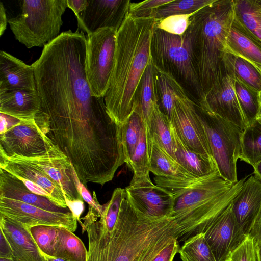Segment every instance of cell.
<instances>
[{
	"instance_id": "obj_1",
	"label": "cell",
	"mask_w": 261,
	"mask_h": 261,
	"mask_svg": "<svg viewBox=\"0 0 261 261\" xmlns=\"http://www.w3.org/2000/svg\"><path fill=\"white\" fill-rule=\"evenodd\" d=\"M100 215L88 206L80 224L88 236L87 261H152L167 246L178 240V229L171 217L149 218L136 210L125 197L113 231L107 233Z\"/></svg>"
},
{
	"instance_id": "obj_2",
	"label": "cell",
	"mask_w": 261,
	"mask_h": 261,
	"mask_svg": "<svg viewBox=\"0 0 261 261\" xmlns=\"http://www.w3.org/2000/svg\"><path fill=\"white\" fill-rule=\"evenodd\" d=\"M156 24L153 17H135L128 12L117 30L114 65L104 101L109 115L118 125L137 106L139 85L152 58Z\"/></svg>"
},
{
	"instance_id": "obj_3",
	"label": "cell",
	"mask_w": 261,
	"mask_h": 261,
	"mask_svg": "<svg viewBox=\"0 0 261 261\" xmlns=\"http://www.w3.org/2000/svg\"><path fill=\"white\" fill-rule=\"evenodd\" d=\"M246 180V177L232 184L219 171L187 179L154 178L155 184L169 191L173 198L170 217L177 226L178 242L204 232L231 203Z\"/></svg>"
},
{
	"instance_id": "obj_4",
	"label": "cell",
	"mask_w": 261,
	"mask_h": 261,
	"mask_svg": "<svg viewBox=\"0 0 261 261\" xmlns=\"http://www.w3.org/2000/svg\"><path fill=\"white\" fill-rule=\"evenodd\" d=\"M234 15L233 0H215L191 17L190 28L201 92L199 100L225 73L223 58Z\"/></svg>"
},
{
	"instance_id": "obj_5",
	"label": "cell",
	"mask_w": 261,
	"mask_h": 261,
	"mask_svg": "<svg viewBox=\"0 0 261 261\" xmlns=\"http://www.w3.org/2000/svg\"><path fill=\"white\" fill-rule=\"evenodd\" d=\"M67 0H23L20 12L8 19L15 38L28 48L44 46L60 34Z\"/></svg>"
},
{
	"instance_id": "obj_6",
	"label": "cell",
	"mask_w": 261,
	"mask_h": 261,
	"mask_svg": "<svg viewBox=\"0 0 261 261\" xmlns=\"http://www.w3.org/2000/svg\"><path fill=\"white\" fill-rule=\"evenodd\" d=\"M151 50L154 64L185 81L194 90L198 101L201 92L190 27L182 35L171 34L156 27Z\"/></svg>"
},
{
	"instance_id": "obj_7",
	"label": "cell",
	"mask_w": 261,
	"mask_h": 261,
	"mask_svg": "<svg viewBox=\"0 0 261 261\" xmlns=\"http://www.w3.org/2000/svg\"><path fill=\"white\" fill-rule=\"evenodd\" d=\"M212 157L220 175L235 184L238 180L237 162L240 158L243 130L235 124L196 105Z\"/></svg>"
},
{
	"instance_id": "obj_8",
	"label": "cell",
	"mask_w": 261,
	"mask_h": 261,
	"mask_svg": "<svg viewBox=\"0 0 261 261\" xmlns=\"http://www.w3.org/2000/svg\"><path fill=\"white\" fill-rule=\"evenodd\" d=\"M117 30L104 28L87 35L86 72L94 96L104 98L113 70Z\"/></svg>"
},
{
	"instance_id": "obj_9",
	"label": "cell",
	"mask_w": 261,
	"mask_h": 261,
	"mask_svg": "<svg viewBox=\"0 0 261 261\" xmlns=\"http://www.w3.org/2000/svg\"><path fill=\"white\" fill-rule=\"evenodd\" d=\"M0 153L8 157L66 156L38 127L35 121H20L0 134Z\"/></svg>"
},
{
	"instance_id": "obj_10",
	"label": "cell",
	"mask_w": 261,
	"mask_h": 261,
	"mask_svg": "<svg viewBox=\"0 0 261 261\" xmlns=\"http://www.w3.org/2000/svg\"><path fill=\"white\" fill-rule=\"evenodd\" d=\"M196 105L188 95L177 97L170 121L178 136L190 149L213 159Z\"/></svg>"
},
{
	"instance_id": "obj_11",
	"label": "cell",
	"mask_w": 261,
	"mask_h": 261,
	"mask_svg": "<svg viewBox=\"0 0 261 261\" xmlns=\"http://www.w3.org/2000/svg\"><path fill=\"white\" fill-rule=\"evenodd\" d=\"M125 191L130 204L144 215L155 219L170 217L173 198L169 191L154 184L149 176L133 177Z\"/></svg>"
},
{
	"instance_id": "obj_12",
	"label": "cell",
	"mask_w": 261,
	"mask_h": 261,
	"mask_svg": "<svg viewBox=\"0 0 261 261\" xmlns=\"http://www.w3.org/2000/svg\"><path fill=\"white\" fill-rule=\"evenodd\" d=\"M0 215L30 228L38 225L64 227L74 232L77 219L71 212L59 213L47 211L13 199L0 197Z\"/></svg>"
},
{
	"instance_id": "obj_13",
	"label": "cell",
	"mask_w": 261,
	"mask_h": 261,
	"mask_svg": "<svg viewBox=\"0 0 261 261\" xmlns=\"http://www.w3.org/2000/svg\"><path fill=\"white\" fill-rule=\"evenodd\" d=\"M234 78L224 73L219 82L197 104L201 110L210 112L244 130L246 127L234 88Z\"/></svg>"
},
{
	"instance_id": "obj_14",
	"label": "cell",
	"mask_w": 261,
	"mask_h": 261,
	"mask_svg": "<svg viewBox=\"0 0 261 261\" xmlns=\"http://www.w3.org/2000/svg\"><path fill=\"white\" fill-rule=\"evenodd\" d=\"M131 1L87 0L85 9L76 17L79 29L87 35L107 27L117 30L128 12Z\"/></svg>"
},
{
	"instance_id": "obj_15",
	"label": "cell",
	"mask_w": 261,
	"mask_h": 261,
	"mask_svg": "<svg viewBox=\"0 0 261 261\" xmlns=\"http://www.w3.org/2000/svg\"><path fill=\"white\" fill-rule=\"evenodd\" d=\"M216 261H225L245 238L234 218L231 203L204 232Z\"/></svg>"
},
{
	"instance_id": "obj_16",
	"label": "cell",
	"mask_w": 261,
	"mask_h": 261,
	"mask_svg": "<svg viewBox=\"0 0 261 261\" xmlns=\"http://www.w3.org/2000/svg\"><path fill=\"white\" fill-rule=\"evenodd\" d=\"M231 203L240 228L245 236L249 234L261 215V181L251 176Z\"/></svg>"
},
{
	"instance_id": "obj_17",
	"label": "cell",
	"mask_w": 261,
	"mask_h": 261,
	"mask_svg": "<svg viewBox=\"0 0 261 261\" xmlns=\"http://www.w3.org/2000/svg\"><path fill=\"white\" fill-rule=\"evenodd\" d=\"M29 162L44 172L61 188L65 200H84L77 188L73 167L67 156L51 157L47 155L26 158L13 155ZM11 157V156H10Z\"/></svg>"
},
{
	"instance_id": "obj_18",
	"label": "cell",
	"mask_w": 261,
	"mask_h": 261,
	"mask_svg": "<svg viewBox=\"0 0 261 261\" xmlns=\"http://www.w3.org/2000/svg\"><path fill=\"white\" fill-rule=\"evenodd\" d=\"M0 168L17 178L33 181L44 188L52 201L63 208H68L60 186L38 167L15 156L8 157L0 153Z\"/></svg>"
},
{
	"instance_id": "obj_19",
	"label": "cell",
	"mask_w": 261,
	"mask_h": 261,
	"mask_svg": "<svg viewBox=\"0 0 261 261\" xmlns=\"http://www.w3.org/2000/svg\"><path fill=\"white\" fill-rule=\"evenodd\" d=\"M30 228L0 215L1 230L11 246L16 261H45L31 235Z\"/></svg>"
},
{
	"instance_id": "obj_20",
	"label": "cell",
	"mask_w": 261,
	"mask_h": 261,
	"mask_svg": "<svg viewBox=\"0 0 261 261\" xmlns=\"http://www.w3.org/2000/svg\"><path fill=\"white\" fill-rule=\"evenodd\" d=\"M41 107V99L37 90L0 91V113L21 121H35Z\"/></svg>"
},
{
	"instance_id": "obj_21",
	"label": "cell",
	"mask_w": 261,
	"mask_h": 261,
	"mask_svg": "<svg viewBox=\"0 0 261 261\" xmlns=\"http://www.w3.org/2000/svg\"><path fill=\"white\" fill-rule=\"evenodd\" d=\"M19 89L37 90L33 67L1 50L0 91Z\"/></svg>"
},
{
	"instance_id": "obj_22",
	"label": "cell",
	"mask_w": 261,
	"mask_h": 261,
	"mask_svg": "<svg viewBox=\"0 0 261 261\" xmlns=\"http://www.w3.org/2000/svg\"><path fill=\"white\" fill-rule=\"evenodd\" d=\"M0 197L17 200L49 212H71L69 208L61 207L49 198L32 192L22 180L1 168Z\"/></svg>"
},
{
	"instance_id": "obj_23",
	"label": "cell",
	"mask_w": 261,
	"mask_h": 261,
	"mask_svg": "<svg viewBox=\"0 0 261 261\" xmlns=\"http://www.w3.org/2000/svg\"><path fill=\"white\" fill-rule=\"evenodd\" d=\"M174 160L190 174L196 178L205 177L218 171L213 159L190 149L178 136L171 124Z\"/></svg>"
},
{
	"instance_id": "obj_24",
	"label": "cell",
	"mask_w": 261,
	"mask_h": 261,
	"mask_svg": "<svg viewBox=\"0 0 261 261\" xmlns=\"http://www.w3.org/2000/svg\"><path fill=\"white\" fill-rule=\"evenodd\" d=\"M234 20L261 45V0L234 1Z\"/></svg>"
},
{
	"instance_id": "obj_25",
	"label": "cell",
	"mask_w": 261,
	"mask_h": 261,
	"mask_svg": "<svg viewBox=\"0 0 261 261\" xmlns=\"http://www.w3.org/2000/svg\"><path fill=\"white\" fill-rule=\"evenodd\" d=\"M225 51L261 66V45L248 36L234 20L227 38Z\"/></svg>"
},
{
	"instance_id": "obj_26",
	"label": "cell",
	"mask_w": 261,
	"mask_h": 261,
	"mask_svg": "<svg viewBox=\"0 0 261 261\" xmlns=\"http://www.w3.org/2000/svg\"><path fill=\"white\" fill-rule=\"evenodd\" d=\"M154 67L159 105L162 111L170 120L176 97L187 96L188 94L174 74L162 69L155 64Z\"/></svg>"
},
{
	"instance_id": "obj_27",
	"label": "cell",
	"mask_w": 261,
	"mask_h": 261,
	"mask_svg": "<svg viewBox=\"0 0 261 261\" xmlns=\"http://www.w3.org/2000/svg\"><path fill=\"white\" fill-rule=\"evenodd\" d=\"M120 127L125 163L128 166L143 136L146 133H149L144 119L137 106Z\"/></svg>"
},
{
	"instance_id": "obj_28",
	"label": "cell",
	"mask_w": 261,
	"mask_h": 261,
	"mask_svg": "<svg viewBox=\"0 0 261 261\" xmlns=\"http://www.w3.org/2000/svg\"><path fill=\"white\" fill-rule=\"evenodd\" d=\"M223 65L226 74L240 80L254 90L261 91V74L252 63L225 51Z\"/></svg>"
},
{
	"instance_id": "obj_29",
	"label": "cell",
	"mask_w": 261,
	"mask_h": 261,
	"mask_svg": "<svg viewBox=\"0 0 261 261\" xmlns=\"http://www.w3.org/2000/svg\"><path fill=\"white\" fill-rule=\"evenodd\" d=\"M149 172L155 176L176 179L196 178L192 176L153 139L149 156Z\"/></svg>"
},
{
	"instance_id": "obj_30",
	"label": "cell",
	"mask_w": 261,
	"mask_h": 261,
	"mask_svg": "<svg viewBox=\"0 0 261 261\" xmlns=\"http://www.w3.org/2000/svg\"><path fill=\"white\" fill-rule=\"evenodd\" d=\"M156 102L159 103V98L155 70L152 58L142 77L137 96V107L142 113L147 128L153 106Z\"/></svg>"
},
{
	"instance_id": "obj_31",
	"label": "cell",
	"mask_w": 261,
	"mask_h": 261,
	"mask_svg": "<svg viewBox=\"0 0 261 261\" xmlns=\"http://www.w3.org/2000/svg\"><path fill=\"white\" fill-rule=\"evenodd\" d=\"M148 129L151 139L174 159L171 123L168 116L161 110L158 102L153 105Z\"/></svg>"
},
{
	"instance_id": "obj_32",
	"label": "cell",
	"mask_w": 261,
	"mask_h": 261,
	"mask_svg": "<svg viewBox=\"0 0 261 261\" xmlns=\"http://www.w3.org/2000/svg\"><path fill=\"white\" fill-rule=\"evenodd\" d=\"M53 256L68 261H87L88 249L73 232L59 227Z\"/></svg>"
},
{
	"instance_id": "obj_33",
	"label": "cell",
	"mask_w": 261,
	"mask_h": 261,
	"mask_svg": "<svg viewBox=\"0 0 261 261\" xmlns=\"http://www.w3.org/2000/svg\"><path fill=\"white\" fill-rule=\"evenodd\" d=\"M239 159L253 167L261 161V123L258 120L243 132Z\"/></svg>"
},
{
	"instance_id": "obj_34",
	"label": "cell",
	"mask_w": 261,
	"mask_h": 261,
	"mask_svg": "<svg viewBox=\"0 0 261 261\" xmlns=\"http://www.w3.org/2000/svg\"><path fill=\"white\" fill-rule=\"evenodd\" d=\"M234 80L235 91L247 127L256 121L261 114L259 92L250 88L240 80Z\"/></svg>"
},
{
	"instance_id": "obj_35",
	"label": "cell",
	"mask_w": 261,
	"mask_h": 261,
	"mask_svg": "<svg viewBox=\"0 0 261 261\" xmlns=\"http://www.w3.org/2000/svg\"><path fill=\"white\" fill-rule=\"evenodd\" d=\"M178 252L182 261H216L204 232L188 239Z\"/></svg>"
},
{
	"instance_id": "obj_36",
	"label": "cell",
	"mask_w": 261,
	"mask_h": 261,
	"mask_svg": "<svg viewBox=\"0 0 261 261\" xmlns=\"http://www.w3.org/2000/svg\"><path fill=\"white\" fill-rule=\"evenodd\" d=\"M214 1L172 0L171 2L155 10L151 17L159 19L170 15L194 13L212 3Z\"/></svg>"
},
{
	"instance_id": "obj_37",
	"label": "cell",
	"mask_w": 261,
	"mask_h": 261,
	"mask_svg": "<svg viewBox=\"0 0 261 261\" xmlns=\"http://www.w3.org/2000/svg\"><path fill=\"white\" fill-rule=\"evenodd\" d=\"M125 196V189L116 188L110 200L104 204L103 214L99 218V220L104 230L108 233H111L114 229L119 214L121 201Z\"/></svg>"
},
{
	"instance_id": "obj_38",
	"label": "cell",
	"mask_w": 261,
	"mask_h": 261,
	"mask_svg": "<svg viewBox=\"0 0 261 261\" xmlns=\"http://www.w3.org/2000/svg\"><path fill=\"white\" fill-rule=\"evenodd\" d=\"M58 228L49 225H38L30 228V233L42 253L53 256Z\"/></svg>"
},
{
	"instance_id": "obj_39",
	"label": "cell",
	"mask_w": 261,
	"mask_h": 261,
	"mask_svg": "<svg viewBox=\"0 0 261 261\" xmlns=\"http://www.w3.org/2000/svg\"><path fill=\"white\" fill-rule=\"evenodd\" d=\"M195 13L170 15L156 19V27L171 34L182 35L190 27L191 17Z\"/></svg>"
},
{
	"instance_id": "obj_40",
	"label": "cell",
	"mask_w": 261,
	"mask_h": 261,
	"mask_svg": "<svg viewBox=\"0 0 261 261\" xmlns=\"http://www.w3.org/2000/svg\"><path fill=\"white\" fill-rule=\"evenodd\" d=\"M225 261H258L257 242L250 234L227 257Z\"/></svg>"
},
{
	"instance_id": "obj_41",
	"label": "cell",
	"mask_w": 261,
	"mask_h": 261,
	"mask_svg": "<svg viewBox=\"0 0 261 261\" xmlns=\"http://www.w3.org/2000/svg\"><path fill=\"white\" fill-rule=\"evenodd\" d=\"M172 1V0H148L136 3L130 2L128 13L135 17H151L155 10Z\"/></svg>"
},
{
	"instance_id": "obj_42",
	"label": "cell",
	"mask_w": 261,
	"mask_h": 261,
	"mask_svg": "<svg viewBox=\"0 0 261 261\" xmlns=\"http://www.w3.org/2000/svg\"><path fill=\"white\" fill-rule=\"evenodd\" d=\"M179 249V242L177 240L165 247L152 261H173Z\"/></svg>"
},
{
	"instance_id": "obj_43",
	"label": "cell",
	"mask_w": 261,
	"mask_h": 261,
	"mask_svg": "<svg viewBox=\"0 0 261 261\" xmlns=\"http://www.w3.org/2000/svg\"><path fill=\"white\" fill-rule=\"evenodd\" d=\"M0 258H13L10 243L1 230H0Z\"/></svg>"
},
{
	"instance_id": "obj_44",
	"label": "cell",
	"mask_w": 261,
	"mask_h": 261,
	"mask_svg": "<svg viewBox=\"0 0 261 261\" xmlns=\"http://www.w3.org/2000/svg\"><path fill=\"white\" fill-rule=\"evenodd\" d=\"M18 178L22 180L27 188L32 192L38 195L46 197L52 201L50 195L44 188L29 180L22 178Z\"/></svg>"
},
{
	"instance_id": "obj_45",
	"label": "cell",
	"mask_w": 261,
	"mask_h": 261,
	"mask_svg": "<svg viewBox=\"0 0 261 261\" xmlns=\"http://www.w3.org/2000/svg\"><path fill=\"white\" fill-rule=\"evenodd\" d=\"M83 201L84 200H76L72 201L66 200L68 207L73 215L77 218V221L80 224L82 222L80 216L84 209Z\"/></svg>"
},
{
	"instance_id": "obj_46",
	"label": "cell",
	"mask_w": 261,
	"mask_h": 261,
	"mask_svg": "<svg viewBox=\"0 0 261 261\" xmlns=\"http://www.w3.org/2000/svg\"><path fill=\"white\" fill-rule=\"evenodd\" d=\"M68 8L71 9L76 17L85 9L87 4V0H67Z\"/></svg>"
},
{
	"instance_id": "obj_47",
	"label": "cell",
	"mask_w": 261,
	"mask_h": 261,
	"mask_svg": "<svg viewBox=\"0 0 261 261\" xmlns=\"http://www.w3.org/2000/svg\"><path fill=\"white\" fill-rule=\"evenodd\" d=\"M8 19L6 14V10L2 2H0V36H2L7 27Z\"/></svg>"
},
{
	"instance_id": "obj_48",
	"label": "cell",
	"mask_w": 261,
	"mask_h": 261,
	"mask_svg": "<svg viewBox=\"0 0 261 261\" xmlns=\"http://www.w3.org/2000/svg\"><path fill=\"white\" fill-rule=\"evenodd\" d=\"M250 234L255 238L256 242H261V215L255 223Z\"/></svg>"
},
{
	"instance_id": "obj_49",
	"label": "cell",
	"mask_w": 261,
	"mask_h": 261,
	"mask_svg": "<svg viewBox=\"0 0 261 261\" xmlns=\"http://www.w3.org/2000/svg\"><path fill=\"white\" fill-rule=\"evenodd\" d=\"M253 168L254 176L261 181V161L257 163Z\"/></svg>"
},
{
	"instance_id": "obj_50",
	"label": "cell",
	"mask_w": 261,
	"mask_h": 261,
	"mask_svg": "<svg viewBox=\"0 0 261 261\" xmlns=\"http://www.w3.org/2000/svg\"><path fill=\"white\" fill-rule=\"evenodd\" d=\"M45 261H68L63 258L49 256L41 252Z\"/></svg>"
},
{
	"instance_id": "obj_51",
	"label": "cell",
	"mask_w": 261,
	"mask_h": 261,
	"mask_svg": "<svg viewBox=\"0 0 261 261\" xmlns=\"http://www.w3.org/2000/svg\"><path fill=\"white\" fill-rule=\"evenodd\" d=\"M257 242V254L258 261H261V242Z\"/></svg>"
},
{
	"instance_id": "obj_52",
	"label": "cell",
	"mask_w": 261,
	"mask_h": 261,
	"mask_svg": "<svg viewBox=\"0 0 261 261\" xmlns=\"http://www.w3.org/2000/svg\"><path fill=\"white\" fill-rule=\"evenodd\" d=\"M0 261H16L13 258H0Z\"/></svg>"
},
{
	"instance_id": "obj_53",
	"label": "cell",
	"mask_w": 261,
	"mask_h": 261,
	"mask_svg": "<svg viewBox=\"0 0 261 261\" xmlns=\"http://www.w3.org/2000/svg\"><path fill=\"white\" fill-rule=\"evenodd\" d=\"M253 65L255 66V67L256 68V69L258 71V72L260 73L261 74V66H259V65H256V64H253Z\"/></svg>"
},
{
	"instance_id": "obj_54",
	"label": "cell",
	"mask_w": 261,
	"mask_h": 261,
	"mask_svg": "<svg viewBox=\"0 0 261 261\" xmlns=\"http://www.w3.org/2000/svg\"><path fill=\"white\" fill-rule=\"evenodd\" d=\"M258 100L259 102L261 107V91L259 92L258 93Z\"/></svg>"
},
{
	"instance_id": "obj_55",
	"label": "cell",
	"mask_w": 261,
	"mask_h": 261,
	"mask_svg": "<svg viewBox=\"0 0 261 261\" xmlns=\"http://www.w3.org/2000/svg\"><path fill=\"white\" fill-rule=\"evenodd\" d=\"M259 122H260L261 123V114L260 115H259V117L258 118L257 120Z\"/></svg>"
}]
</instances>
